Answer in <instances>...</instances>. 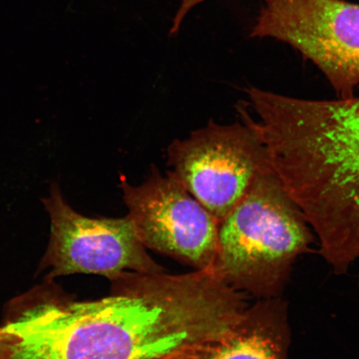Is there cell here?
<instances>
[{
	"label": "cell",
	"instance_id": "277c9868",
	"mask_svg": "<svg viewBox=\"0 0 359 359\" xmlns=\"http://www.w3.org/2000/svg\"><path fill=\"white\" fill-rule=\"evenodd\" d=\"M252 37L297 49L326 76L339 98L359 85V6L344 0H266Z\"/></svg>",
	"mask_w": 359,
	"mask_h": 359
},
{
	"label": "cell",
	"instance_id": "5b68a950",
	"mask_svg": "<svg viewBox=\"0 0 359 359\" xmlns=\"http://www.w3.org/2000/svg\"><path fill=\"white\" fill-rule=\"evenodd\" d=\"M168 156L175 176L219 222L269 168L262 142L243 123L210 122L186 140L172 142Z\"/></svg>",
	"mask_w": 359,
	"mask_h": 359
},
{
	"label": "cell",
	"instance_id": "6da1fadb",
	"mask_svg": "<svg viewBox=\"0 0 359 359\" xmlns=\"http://www.w3.org/2000/svg\"><path fill=\"white\" fill-rule=\"evenodd\" d=\"M107 297L50 302L3 327L6 359H178L226 334L244 299L212 271L126 273Z\"/></svg>",
	"mask_w": 359,
	"mask_h": 359
},
{
	"label": "cell",
	"instance_id": "3957f363",
	"mask_svg": "<svg viewBox=\"0 0 359 359\" xmlns=\"http://www.w3.org/2000/svg\"><path fill=\"white\" fill-rule=\"evenodd\" d=\"M311 241L302 210L269 165L219 222L213 271L238 291L279 297L295 259Z\"/></svg>",
	"mask_w": 359,
	"mask_h": 359
},
{
	"label": "cell",
	"instance_id": "8992f818",
	"mask_svg": "<svg viewBox=\"0 0 359 359\" xmlns=\"http://www.w3.org/2000/svg\"><path fill=\"white\" fill-rule=\"evenodd\" d=\"M121 182L128 217L146 248L183 260L196 271H213L219 222L173 172L163 176L152 168L141 186Z\"/></svg>",
	"mask_w": 359,
	"mask_h": 359
},
{
	"label": "cell",
	"instance_id": "9c48e42d",
	"mask_svg": "<svg viewBox=\"0 0 359 359\" xmlns=\"http://www.w3.org/2000/svg\"><path fill=\"white\" fill-rule=\"evenodd\" d=\"M203 1H205V0H182V6L180 7L176 17H175L174 24L170 34L177 32L180 25L182 24L184 17L187 15V13L189 12L191 8L195 7L196 4Z\"/></svg>",
	"mask_w": 359,
	"mask_h": 359
},
{
	"label": "cell",
	"instance_id": "30bf717a",
	"mask_svg": "<svg viewBox=\"0 0 359 359\" xmlns=\"http://www.w3.org/2000/svg\"><path fill=\"white\" fill-rule=\"evenodd\" d=\"M11 343V336L4 330V334L0 335V359H6L10 351Z\"/></svg>",
	"mask_w": 359,
	"mask_h": 359
},
{
	"label": "cell",
	"instance_id": "8fae6325",
	"mask_svg": "<svg viewBox=\"0 0 359 359\" xmlns=\"http://www.w3.org/2000/svg\"><path fill=\"white\" fill-rule=\"evenodd\" d=\"M3 334V330L1 329V327H0V335H1Z\"/></svg>",
	"mask_w": 359,
	"mask_h": 359
},
{
	"label": "cell",
	"instance_id": "ba28073f",
	"mask_svg": "<svg viewBox=\"0 0 359 359\" xmlns=\"http://www.w3.org/2000/svg\"><path fill=\"white\" fill-rule=\"evenodd\" d=\"M290 330L286 304L279 297L246 307L226 334L178 359H289Z\"/></svg>",
	"mask_w": 359,
	"mask_h": 359
},
{
	"label": "cell",
	"instance_id": "52a82bcc",
	"mask_svg": "<svg viewBox=\"0 0 359 359\" xmlns=\"http://www.w3.org/2000/svg\"><path fill=\"white\" fill-rule=\"evenodd\" d=\"M43 203L51 221L45 262L52 276L93 273L115 280L126 273L165 272L147 253L128 217H84L67 203L57 184Z\"/></svg>",
	"mask_w": 359,
	"mask_h": 359
},
{
	"label": "cell",
	"instance_id": "7a4b0ae2",
	"mask_svg": "<svg viewBox=\"0 0 359 359\" xmlns=\"http://www.w3.org/2000/svg\"><path fill=\"white\" fill-rule=\"evenodd\" d=\"M238 112L316 231L334 273L359 259V97L309 100L246 89Z\"/></svg>",
	"mask_w": 359,
	"mask_h": 359
}]
</instances>
